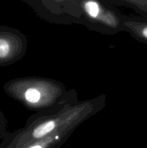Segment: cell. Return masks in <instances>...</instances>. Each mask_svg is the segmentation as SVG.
I'll use <instances>...</instances> for the list:
<instances>
[{
    "label": "cell",
    "instance_id": "1",
    "mask_svg": "<svg viewBox=\"0 0 147 148\" xmlns=\"http://www.w3.org/2000/svg\"><path fill=\"white\" fill-rule=\"evenodd\" d=\"M8 35L7 32L0 30V64L8 61L12 55V40Z\"/></svg>",
    "mask_w": 147,
    "mask_h": 148
},
{
    "label": "cell",
    "instance_id": "2",
    "mask_svg": "<svg viewBox=\"0 0 147 148\" xmlns=\"http://www.w3.org/2000/svg\"><path fill=\"white\" fill-rule=\"evenodd\" d=\"M55 127H56V122L54 121H46L35 129L33 134V137L35 139L41 138L46 134L50 132Z\"/></svg>",
    "mask_w": 147,
    "mask_h": 148
},
{
    "label": "cell",
    "instance_id": "3",
    "mask_svg": "<svg viewBox=\"0 0 147 148\" xmlns=\"http://www.w3.org/2000/svg\"><path fill=\"white\" fill-rule=\"evenodd\" d=\"M84 8L86 10V12L92 17H96L99 14V7L97 2L93 1H86L85 3Z\"/></svg>",
    "mask_w": 147,
    "mask_h": 148
},
{
    "label": "cell",
    "instance_id": "4",
    "mask_svg": "<svg viewBox=\"0 0 147 148\" xmlns=\"http://www.w3.org/2000/svg\"><path fill=\"white\" fill-rule=\"evenodd\" d=\"M25 98L30 103L38 102L40 98V93L35 88H30L25 92Z\"/></svg>",
    "mask_w": 147,
    "mask_h": 148
},
{
    "label": "cell",
    "instance_id": "5",
    "mask_svg": "<svg viewBox=\"0 0 147 148\" xmlns=\"http://www.w3.org/2000/svg\"><path fill=\"white\" fill-rule=\"evenodd\" d=\"M29 148H43V147H42L40 145H35V146H32V147Z\"/></svg>",
    "mask_w": 147,
    "mask_h": 148
}]
</instances>
